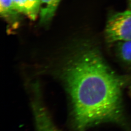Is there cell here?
<instances>
[{
    "instance_id": "obj_1",
    "label": "cell",
    "mask_w": 131,
    "mask_h": 131,
    "mask_svg": "<svg viewBox=\"0 0 131 131\" xmlns=\"http://www.w3.org/2000/svg\"><path fill=\"white\" fill-rule=\"evenodd\" d=\"M59 75L70 97L76 130L122 122V93L128 78L114 71L97 49L84 47L76 52Z\"/></svg>"
},
{
    "instance_id": "obj_2",
    "label": "cell",
    "mask_w": 131,
    "mask_h": 131,
    "mask_svg": "<svg viewBox=\"0 0 131 131\" xmlns=\"http://www.w3.org/2000/svg\"><path fill=\"white\" fill-rule=\"evenodd\" d=\"M105 35L109 43L131 40V10L112 14L108 20Z\"/></svg>"
},
{
    "instance_id": "obj_3",
    "label": "cell",
    "mask_w": 131,
    "mask_h": 131,
    "mask_svg": "<svg viewBox=\"0 0 131 131\" xmlns=\"http://www.w3.org/2000/svg\"><path fill=\"white\" fill-rule=\"evenodd\" d=\"M31 105L36 131H62L55 125L43 102L38 84L33 86Z\"/></svg>"
},
{
    "instance_id": "obj_4",
    "label": "cell",
    "mask_w": 131,
    "mask_h": 131,
    "mask_svg": "<svg viewBox=\"0 0 131 131\" xmlns=\"http://www.w3.org/2000/svg\"><path fill=\"white\" fill-rule=\"evenodd\" d=\"M14 9L34 20L40 12V0H13Z\"/></svg>"
},
{
    "instance_id": "obj_5",
    "label": "cell",
    "mask_w": 131,
    "mask_h": 131,
    "mask_svg": "<svg viewBox=\"0 0 131 131\" xmlns=\"http://www.w3.org/2000/svg\"><path fill=\"white\" fill-rule=\"evenodd\" d=\"M61 0H40V21L42 24L51 21Z\"/></svg>"
},
{
    "instance_id": "obj_6",
    "label": "cell",
    "mask_w": 131,
    "mask_h": 131,
    "mask_svg": "<svg viewBox=\"0 0 131 131\" xmlns=\"http://www.w3.org/2000/svg\"><path fill=\"white\" fill-rule=\"evenodd\" d=\"M116 50L121 60L131 67V40L118 42Z\"/></svg>"
},
{
    "instance_id": "obj_7",
    "label": "cell",
    "mask_w": 131,
    "mask_h": 131,
    "mask_svg": "<svg viewBox=\"0 0 131 131\" xmlns=\"http://www.w3.org/2000/svg\"><path fill=\"white\" fill-rule=\"evenodd\" d=\"M0 13L3 17L9 19L18 13L14 9L13 0H0Z\"/></svg>"
},
{
    "instance_id": "obj_8",
    "label": "cell",
    "mask_w": 131,
    "mask_h": 131,
    "mask_svg": "<svg viewBox=\"0 0 131 131\" xmlns=\"http://www.w3.org/2000/svg\"><path fill=\"white\" fill-rule=\"evenodd\" d=\"M128 5L129 9L131 10V0H128Z\"/></svg>"
}]
</instances>
